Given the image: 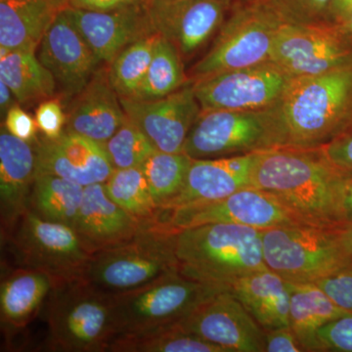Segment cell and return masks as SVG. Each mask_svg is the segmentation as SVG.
I'll return each mask as SVG.
<instances>
[{"instance_id":"1","label":"cell","mask_w":352,"mask_h":352,"mask_svg":"<svg viewBox=\"0 0 352 352\" xmlns=\"http://www.w3.org/2000/svg\"><path fill=\"white\" fill-rule=\"evenodd\" d=\"M342 171L321 148H274L258 152L252 185L276 197L308 223L344 226L340 212Z\"/></svg>"},{"instance_id":"2","label":"cell","mask_w":352,"mask_h":352,"mask_svg":"<svg viewBox=\"0 0 352 352\" xmlns=\"http://www.w3.org/2000/svg\"><path fill=\"white\" fill-rule=\"evenodd\" d=\"M274 108L278 148L323 147L352 122V65L292 78Z\"/></svg>"},{"instance_id":"3","label":"cell","mask_w":352,"mask_h":352,"mask_svg":"<svg viewBox=\"0 0 352 352\" xmlns=\"http://www.w3.org/2000/svg\"><path fill=\"white\" fill-rule=\"evenodd\" d=\"M173 250L185 276L230 289L252 273L268 270L263 230L233 223H208L173 231Z\"/></svg>"},{"instance_id":"4","label":"cell","mask_w":352,"mask_h":352,"mask_svg":"<svg viewBox=\"0 0 352 352\" xmlns=\"http://www.w3.org/2000/svg\"><path fill=\"white\" fill-rule=\"evenodd\" d=\"M47 322L50 351H107L115 337L113 296L83 279L55 284L48 296Z\"/></svg>"},{"instance_id":"5","label":"cell","mask_w":352,"mask_h":352,"mask_svg":"<svg viewBox=\"0 0 352 352\" xmlns=\"http://www.w3.org/2000/svg\"><path fill=\"white\" fill-rule=\"evenodd\" d=\"M340 227L300 224L264 229V263L294 284L316 283L351 267Z\"/></svg>"},{"instance_id":"6","label":"cell","mask_w":352,"mask_h":352,"mask_svg":"<svg viewBox=\"0 0 352 352\" xmlns=\"http://www.w3.org/2000/svg\"><path fill=\"white\" fill-rule=\"evenodd\" d=\"M176 271L179 265L173 250V231L154 226L131 240L91 254L82 279L113 296L140 288Z\"/></svg>"},{"instance_id":"7","label":"cell","mask_w":352,"mask_h":352,"mask_svg":"<svg viewBox=\"0 0 352 352\" xmlns=\"http://www.w3.org/2000/svg\"><path fill=\"white\" fill-rule=\"evenodd\" d=\"M226 289L176 271L140 288L113 295V338L175 324Z\"/></svg>"},{"instance_id":"8","label":"cell","mask_w":352,"mask_h":352,"mask_svg":"<svg viewBox=\"0 0 352 352\" xmlns=\"http://www.w3.org/2000/svg\"><path fill=\"white\" fill-rule=\"evenodd\" d=\"M207 54L191 69L190 82L201 76L270 61L278 32L289 24L263 0L232 7Z\"/></svg>"},{"instance_id":"9","label":"cell","mask_w":352,"mask_h":352,"mask_svg":"<svg viewBox=\"0 0 352 352\" xmlns=\"http://www.w3.org/2000/svg\"><path fill=\"white\" fill-rule=\"evenodd\" d=\"M279 147L274 106L263 110L201 111L183 153L193 160L251 154Z\"/></svg>"},{"instance_id":"10","label":"cell","mask_w":352,"mask_h":352,"mask_svg":"<svg viewBox=\"0 0 352 352\" xmlns=\"http://www.w3.org/2000/svg\"><path fill=\"white\" fill-rule=\"evenodd\" d=\"M3 238L19 267L43 271L56 284L82 279L91 256L73 227L41 219L31 208Z\"/></svg>"},{"instance_id":"11","label":"cell","mask_w":352,"mask_h":352,"mask_svg":"<svg viewBox=\"0 0 352 352\" xmlns=\"http://www.w3.org/2000/svg\"><path fill=\"white\" fill-rule=\"evenodd\" d=\"M208 223L240 224L261 230L310 224L272 194L248 187L221 200L161 210L157 226L176 231Z\"/></svg>"},{"instance_id":"12","label":"cell","mask_w":352,"mask_h":352,"mask_svg":"<svg viewBox=\"0 0 352 352\" xmlns=\"http://www.w3.org/2000/svg\"><path fill=\"white\" fill-rule=\"evenodd\" d=\"M294 76L272 61L228 69L191 80L201 111L273 107Z\"/></svg>"},{"instance_id":"13","label":"cell","mask_w":352,"mask_h":352,"mask_svg":"<svg viewBox=\"0 0 352 352\" xmlns=\"http://www.w3.org/2000/svg\"><path fill=\"white\" fill-rule=\"evenodd\" d=\"M270 61L294 78L321 75L352 65V45L333 23L286 24L278 32Z\"/></svg>"},{"instance_id":"14","label":"cell","mask_w":352,"mask_h":352,"mask_svg":"<svg viewBox=\"0 0 352 352\" xmlns=\"http://www.w3.org/2000/svg\"><path fill=\"white\" fill-rule=\"evenodd\" d=\"M175 324L226 352H265V331L229 289L208 298Z\"/></svg>"},{"instance_id":"15","label":"cell","mask_w":352,"mask_h":352,"mask_svg":"<svg viewBox=\"0 0 352 352\" xmlns=\"http://www.w3.org/2000/svg\"><path fill=\"white\" fill-rule=\"evenodd\" d=\"M124 113L157 151L183 153L187 136L201 109L192 82L163 98L138 101L120 97Z\"/></svg>"},{"instance_id":"16","label":"cell","mask_w":352,"mask_h":352,"mask_svg":"<svg viewBox=\"0 0 352 352\" xmlns=\"http://www.w3.org/2000/svg\"><path fill=\"white\" fill-rule=\"evenodd\" d=\"M155 32L171 41L182 58L194 54L226 21L222 0H145Z\"/></svg>"},{"instance_id":"17","label":"cell","mask_w":352,"mask_h":352,"mask_svg":"<svg viewBox=\"0 0 352 352\" xmlns=\"http://www.w3.org/2000/svg\"><path fill=\"white\" fill-rule=\"evenodd\" d=\"M36 175L60 176L83 187L105 183L113 173L103 146L65 131L60 138L36 139Z\"/></svg>"},{"instance_id":"18","label":"cell","mask_w":352,"mask_h":352,"mask_svg":"<svg viewBox=\"0 0 352 352\" xmlns=\"http://www.w3.org/2000/svg\"><path fill=\"white\" fill-rule=\"evenodd\" d=\"M38 59L67 96L82 91L101 62L66 12L57 16L38 46Z\"/></svg>"},{"instance_id":"19","label":"cell","mask_w":352,"mask_h":352,"mask_svg":"<svg viewBox=\"0 0 352 352\" xmlns=\"http://www.w3.org/2000/svg\"><path fill=\"white\" fill-rule=\"evenodd\" d=\"M66 12L97 59L109 65L127 46L155 32L144 3L107 12L68 6Z\"/></svg>"},{"instance_id":"20","label":"cell","mask_w":352,"mask_h":352,"mask_svg":"<svg viewBox=\"0 0 352 352\" xmlns=\"http://www.w3.org/2000/svg\"><path fill=\"white\" fill-rule=\"evenodd\" d=\"M258 153L215 159L193 160L179 193L161 210L210 203L252 187Z\"/></svg>"},{"instance_id":"21","label":"cell","mask_w":352,"mask_h":352,"mask_svg":"<svg viewBox=\"0 0 352 352\" xmlns=\"http://www.w3.org/2000/svg\"><path fill=\"white\" fill-rule=\"evenodd\" d=\"M147 228L108 196L104 183L85 187L74 229L90 254L131 240Z\"/></svg>"},{"instance_id":"22","label":"cell","mask_w":352,"mask_h":352,"mask_svg":"<svg viewBox=\"0 0 352 352\" xmlns=\"http://www.w3.org/2000/svg\"><path fill=\"white\" fill-rule=\"evenodd\" d=\"M119 95L109 80L108 69H99L82 91L75 95L65 131L80 134L103 145L126 120Z\"/></svg>"},{"instance_id":"23","label":"cell","mask_w":352,"mask_h":352,"mask_svg":"<svg viewBox=\"0 0 352 352\" xmlns=\"http://www.w3.org/2000/svg\"><path fill=\"white\" fill-rule=\"evenodd\" d=\"M36 150L1 129L0 133V215L1 235L12 228L30 207L36 179Z\"/></svg>"},{"instance_id":"24","label":"cell","mask_w":352,"mask_h":352,"mask_svg":"<svg viewBox=\"0 0 352 352\" xmlns=\"http://www.w3.org/2000/svg\"><path fill=\"white\" fill-rule=\"evenodd\" d=\"M68 0H0V48L38 50Z\"/></svg>"},{"instance_id":"25","label":"cell","mask_w":352,"mask_h":352,"mask_svg":"<svg viewBox=\"0 0 352 352\" xmlns=\"http://www.w3.org/2000/svg\"><path fill=\"white\" fill-rule=\"evenodd\" d=\"M229 291L264 331L289 327L291 283L270 270L237 280Z\"/></svg>"},{"instance_id":"26","label":"cell","mask_w":352,"mask_h":352,"mask_svg":"<svg viewBox=\"0 0 352 352\" xmlns=\"http://www.w3.org/2000/svg\"><path fill=\"white\" fill-rule=\"evenodd\" d=\"M56 282L47 273L18 267L3 278L0 286L2 324L10 328L25 327L38 314Z\"/></svg>"},{"instance_id":"27","label":"cell","mask_w":352,"mask_h":352,"mask_svg":"<svg viewBox=\"0 0 352 352\" xmlns=\"http://www.w3.org/2000/svg\"><path fill=\"white\" fill-rule=\"evenodd\" d=\"M351 314L338 307L316 284L291 283L289 327L305 351H323L318 331L326 324Z\"/></svg>"},{"instance_id":"28","label":"cell","mask_w":352,"mask_h":352,"mask_svg":"<svg viewBox=\"0 0 352 352\" xmlns=\"http://www.w3.org/2000/svg\"><path fill=\"white\" fill-rule=\"evenodd\" d=\"M0 80L10 88L19 104L52 98L57 82L36 51L0 48Z\"/></svg>"},{"instance_id":"29","label":"cell","mask_w":352,"mask_h":352,"mask_svg":"<svg viewBox=\"0 0 352 352\" xmlns=\"http://www.w3.org/2000/svg\"><path fill=\"white\" fill-rule=\"evenodd\" d=\"M85 187L60 176L36 175L30 207L41 219L73 227L82 205Z\"/></svg>"},{"instance_id":"30","label":"cell","mask_w":352,"mask_h":352,"mask_svg":"<svg viewBox=\"0 0 352 352\" xmlns=\"http://www.w3.org/2000/svg\"><path fill=\"white\" fill-rule=\"evenodd\" d=\"M107 351L112 352H226V349L176 324L143 332L118 336L111 340Z\"/></svg>"},{"instance_id":"31","label":"cell","mask_w":352,"mask_h":352,"mask_svg":"<svg viewBox=\"0 0 352 352\" xmlns=\"http://www.w3.org/2000/svg\"><path fill=\"white\" fill-rule=\"evenodd\" d=\"M108 196L132 217L144 226L154 227L160 208L153 198L142 168H115L104 183Z\"/></svg>"},{"instance_id":"32","label":"cell","mask_w":352,"mask_h":352,"mask_svg":"<svg viewBox=\"0 0 352 352\" xmlns=\"http://www.w3.org/2000/svg\"><path fill=\"white\" fill-rule=\"evenodd\" d=\"M190 82L184 73L182 56L175 44L160 34L151 64L138 91L131 99L151 101L163 98Z\"/></svg>"},{"instance_id":"33","label":"cell","mask_w":352,"mask_h":352,"mask_svg":"<svg viewBox=\"0 0 352 352\" xmlns=\"http://www.w3.org/2000/svg\"><path fill=\"white\" fill-rule=\"evenodd\" d=\"M160 34L154 32L124 48L108 69L109 80L119 97L131 98L138 91L151 64Z\"/></svg>"},{"instance_id":"34","label":"cell","mask_w":352,"mask_h":352,"mask_svg":"<svg viewBox=\"0 0 352 352\" xmlns=\"http://www.w3.org/2000/svg\"><path fill=\"white\" fill-rule=\"evenodd\" d=\"M192 161L185 153L156 151L141 166L160 210L179 193Z\"/></svg>"},{"instance_id":"35","label":"cell","mask_w":352,"mask_h":352,"mask_svg":"<svg viewBox=\"0 0 352 352\" xmlns=\"http://www.w3.org/2000/svg\"><path fill=\"white\" fill-rule=\"evenodd\" d=\"M102 146L113 170L140 168L148 157L157 151L151 141L127 116L112 138Z\"/></svg>"},{"instance_id":"36","label":"cell","mask_w":352,"mask_h":352,"mask_svg":"<svg viewBox=\"0 0 352 352\" xmlns=\"http://www.w3.org/2000/svg\"><path fill=\"white\" fill-rule=\"evenodd\" d=\"M263 1L272 7L289 24L333 23V0H263Z\"/></svg>"},{"instance_id":"37","label":"cell","mask_w":352,"mask_h":352,"mask_svg":"<svg viewBox=\"0 0 352 352\" xmlns=\"http://www.w3.org/2000/svg\"><path fill=\"white\" fill-rule=\"evenodd\" d=\"M318 338L323 351L352 352V314L326 324Z\"/></svg>"},{"instance_id":"38","label":"cell","mask_w":352,"mask_h":352,"mask_svg":"<svg viewBox=\"0 0 352 352\" xmlns=\"http://www.w3.org/2000/svg\"><path fill=\"white\" fill-rule=\"evenodd\" d=\"M36 122L44 138H60L66 129L67 113L59 99L50 98L41 102L36 111Z\"/></svg>"},{"instance_id":"39","label":"cell","mask_w":352,"mask_h":352,"mask_svg":"<svg viewBox=\"0 0 352 352\" xmlns=\"http://www.w3.org/2000/svg\"><path fill=\"white\" fill-rule=\"evenodd\" d=\"M338 307L352 314V266L316 282Z\"/></svg>"},{"instance_id":"40","label":"cell","mask_w":352,"mask_h":352,"mask_svg":"<svg viewBox=\"0 0 352 352\" xmlns=\"http://www.w3.org/2000/svg\"><path fill=\"white\" fill-rule=\"evenodd\" d=\"M321 150L336 168L344 173H352V122Z\"/></svg>"},{"instance_id":"41","label":"cell","mask_w":352,"mask_h":352,"mask_svg":"<svg viewBox=\"0 0 352 352\" xmlns=\"http://www.w3.org/2000/svg\"><path fill=\"white\" fill-rule=\"evenodd\" d=\"M6 129L9 133L21 140L32 142L36 140L38 126L36 120L19 105H14L6 115Z\"/></svg>"},{"instance_id":"42","label":"cell","mask_w":352,"mask_h":352,"mask_svg":"<svg viewBox=\"0 0 352 352\" xmlns=\"http://www.w3.org/2000/svg\"><path fill=\"white\" fill-rule=\"evenodd\" d=\"M305 351L291 327L265 331V352Z\"/></svg>"},{"instance_id":"43","label":"cell","mask_w":352,"mask_h":352,"mask_svg":"<svg viewBox=\"0 0 352 352\" xmlns=\"http://www.w3.org/2000/svg\"><path fill=\"white\" fill-rule=\"evenodd\" d=\"M145 0H68L69 7L80 10L107 12L126 7L139 6Z\"/></svg>"},{"instance_id":"44","label":"cell","mask_w":352,"mask_h":352,"mask_svg":"<svg viewBox=\"0 0 352 352\" xmlns=\"http://www.w3.org/2000/svg\"><path fill=\"white\" fill-rule=\"evenodd\" d=\"M342 171L340 183V212L344 226L352 224V173Z\"/></svg>"},{"instance_id":"45","label":"cell","mask_w":352,"mask_h":352,"mask_svg":"<svg viewBox=\"0 0 352 352\" xmlns=\"http://www.w3.org/2000/svg\"><path fill=\"white\" fill-rule=\"evenodd\" d=\"M333 23L339 28L340 31L344 34L352 45V6L336 16Z\"/></svg>"},{"instance_id":"46","label":"cell","mask_w":352,"mask_h":352,"mask_svg":"<svg viewBox=\"0 0 352 352\" xmlns=\"http://www.w3.org/2000/svg\"><path fill=\"white\" fill-rule=\"evenodd\" d=\"M16 103H18L17 99L14 96L10 88L7 87L6 82L0 80V112H1V117H3V115L6 117L7 112L14 105H17Z\"/></svg>"},{"instance_id":"47","label":"cell","mask_w":352,"mask_h":352,"mask_svg":"<svg viewBox=\"0 0 352 352\" xmlns=\"http://www.w3.org/2000/svg\"><path fill=\"white\" fill-rule=\"evenodd\" d=\"M340 235L344 247L352 258V224L340 227Z\"/></svg>"},{"instance_id":"48","label":"cell","mask_w":352,"mask_h":352,"mask_svg":"<svg viewBox=\"0 0 352 352\" xmlns=\"http://www.w3.org/2000/svg\"><path fill=\"white\" fill-rule=\"evenodd\" d=\"M352 6V0H333L332 6V17L339 15V14L344 12L349 7Z\"/></svg>"},{"instance_id":"49","label":"cell","mask_w":352,"mask_h":352,"mask_svg":"<svg viewBox=\"0 0 352 352\" xmlns=\"http://www.w3.org/2000/svg\"><path fill=\"white\" fill-rule=\"evenodd\" d=\"M222 1L226 4L227 7H228V10L230 11V9L232 8V7L242 3V2L245 1V0H222Z\"/></svg>"}]
</instances>
